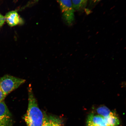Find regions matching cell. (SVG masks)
<instances>
[{
    "label": "cell",
    "mask_w": 126,
    "mask_h": 126,
    "mask_svg": "<svg viewBox=\"0 0 126 126\" xmlns=\"http://www.w3.org/2000/svg\"><path fill=\"white\" fill-rule=\"evenodd\" d=\"M87 124L98 126H108L102 116L91 113L88 116Z\"/></svg>",
    "instance_id": "obj_6"
},
{
    "label": "cell",
    "mask_w": 126,
    "mask_h": 126,
    "mask_svg": "<svg viewBox=\"0 0 126 126\" xmlns=\"http://www.w3.org/2000/svg\"><path fill=\"white\" fill-rule=\"evenodd\" d=\"M60 7L63 19L69 26L72 24L75 20V9L72 0H58Z\"/></svg>",
    "instance_id": "obj_3"
},
{
    "label": "cell",
    "mask_w": 126,
    "mask_h": 126,
    "mask_svg": "<svg viewBox=\"0 0 126 126\" xmlns=\"http://www.w3.org/2000/svg\"><path fill=\"white\" fill-rule=\"evenodd\" d=\"M6 96L7 95L4 94L0 86V102L3 101Z\"/></svg>",
    "instance_id": "obj_12"
},
{
    "label": "cell",
    "mask_w": 126,
    "mask_h": 126,
    "mask_svg": "<svg viewBox=\"0 0 126 126\" xmlns=\"http://www.w3.org/2000/svg\"><path fill=\"white\" fill-rule=\"evenodd\" d=\"M5 21L4 16L0 13V27H1L3 25Z\"/></svg>",
    "instance_id": "obj_13"
},
{
    "label": "cell",
    "mask_w": 126,
    "mask_h": 126,
    "mask_svg": "<svg viewBox=\"0 0 126 126\" xmlns=\"http://www.w3.org/2000/svg\"><path fill=\"white\" fill-rule=\"evenodd\" d=\"M44 113V118L43 125L42 126H51L48 116L46 113Z\"/></svg>",
    "instance_id": "obj_11"
},
{
    "label": "cell",
    "mask_w": 126,
    "mask_h": 126,
    "mask_svg": "<svg viewBox=\"0 0 126 126\" xmlns=\"http://www.w3.org/2000/svg\"><path fill=\"white\" fill-rule=\"evenodd\" d=\"M26 80L9 75H5L0 79V86L6 95L24 83Z\"/></svg>",
    "instance_id": "obj_2"
},
{
    "label": "cell",
    "mask_w": 126,
    "mask_h": 126,
    "mask_svg": "<svg viewBox=\"0 0 126 126\" xmlns=\"http://www.w3.org/2000/svg\"><path fill=\"white\" fill-rule=\"evenodd\" d=\"M87 126H98L92 125V124H87Z\"/></svg>",
    "instance_id": "obj_15"
},
{
    "label": "cell",
    "mask_w": 126,
    "mask_h": 126,
    "mask_svg": "<svg viewBox=\"0 0 126 126\" xmlns=\"http://www.w3.org/2000/svg\"><path fill=\"white\" fill-rule=\"evenodd\" d=\"M28 104L24 119L27 126H42L44 113L39 109L31 85L28 88Z\"/></svg>",
    "instance_id": "obj_1"
},
{
    "label": "cell",
    "mask_w": 126,
    "mask_h": 126,
    "mask_svg": "<svg viewBox=\"0 0 126 126\" xmlns=\"http://www.w3.org/2000/svg\"><path fill=\"white\" fill-rule=\"evenodd\" d=\"M12 114L4 101L0 102V126H12Z\"/></svg>",
    "instance_id": "obj_4"
},
{
    "label": "cell",
    "mask_w": 126,
    "mask_h": 126,
    "mask_svg": "<svg viewBox=\"0 0 126 126\" xmlns=\"http://www.w3.org/2000/svg\"><path fill=\"white\" fill-rule=\"evenodd\" d=\"M104 118L108 126H117L119 125V119L115 112L108 117Z\"/></svg>",
    "instance_id": "obj_8"
},
{
    "label": "cell",
    "mask_w": 126,
    "mask_h": 126,
    "mask_svg": "<svg viewBox=\"0 0 126 126\" xmlns=\"http://www.w3.org/2000/svg\"><path fill=\"white\" fill-rule=\"evenodd\" d=\"M74 9L80 10L85 7L88 0H72Z\"/></svg>",
    "instance_id": "obj_9"
},
{
    "label": "cell",
    "mask_w": 126,
    "mask_h": 126,
    "mask_svg": "<svg viewBox=\"0 0 126 126\" xmlns=\"http://www.w3.org/2000/svg\"><path fill=\"white\" fill-rule=\"evenodd\" d=\"M101 0H91V2L94 3L98 2Z\"/></svg>",
    "instance_id": "obj_14"
},
{
    "label": "cell",
    "mask_w": 126,
    "mask_h": 126,
    "mask_svg": "<svg viewBox=\"0 0 126 126\" xmlns=\"http://www.w3.org/2000/svg\"><path fill=\"white\" fill-rule=\"evenodd\" d=\"M96 111L97 114L104 118L108 117L114 113L111 111L108 107L103 105H101L97 107L96 109Z\"/></svg>",
    "instance_id": "obj_7"
},
{
    "label": "cell",
    "mask_w": 126,
    "mask_h": 126,
    "mask_svg": "<svg viewBox=\"0 0 126 126\" xmlns=\"http://www.w3.org/2000/svg\"><path fill=\"white\" fill-rule=\"evenodd\" d=\"M48 117L51 126H62V123L59 118L52 116Z\"/></svg>",
    "instance_id": "obj_10"
},
{
    "label": "cell",
    "mask_w": 126,
    "mask_h": 126,
    "mask_svg": "<svg viewBox=\"0 0 126 126\" xmlns=\"http://www.w3.org/2000/svg\"><path fill=\"white\" fill-rule=\"evenodd\" d=\"M4 17L5 21L9 26L11 27L16 26L20 22L19 16L16 11H12L7 13Z\"/></svg>",
    "instance_id": "obj_5"
}]
</instances>
